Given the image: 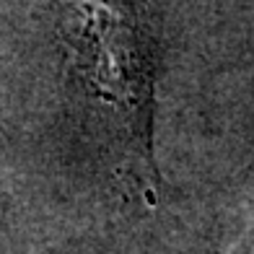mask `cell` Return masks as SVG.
<instances>
[{"label":"cell","instance_id":"obj_1","mask_svg":"<svg viewBox=\"0 0 254 254\" xmlns=\"http://www.w3.org/2000/svg\"><path fill=\"white\" fill-rule=\"evenodd\" d=\"M57 21L73 104L114 151L122 179L153 205L156 37L143 0H57Z\"/></svg>","mask_w":254,"mask_h":254},{"label":"cell","instance_id":"obj_2","mask_svg":"<svg viewBox=\"0 0 254 254\" xmlns=\"http://www.w3.org/2000/svg\"><path fill=\"white\" fill-rule=\"evenodd\" d=\"M241 254H254V241H249V244L244 247V252H241Z\"/></svg>","mask_w":254,"mask_h":254}]
</instances>
